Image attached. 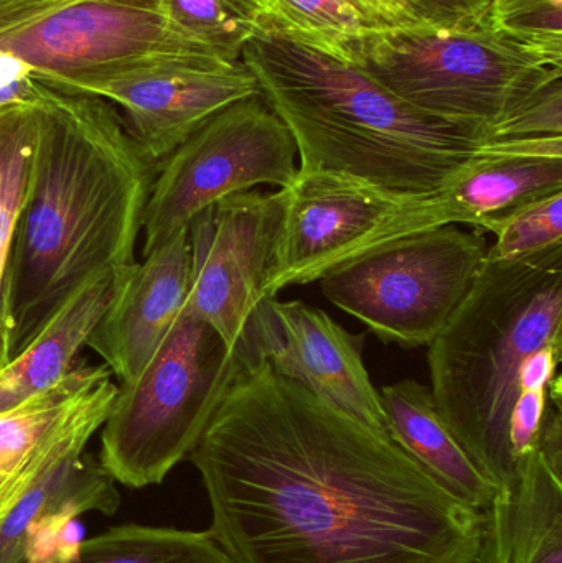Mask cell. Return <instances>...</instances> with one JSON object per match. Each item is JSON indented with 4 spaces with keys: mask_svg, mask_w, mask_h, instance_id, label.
Here are the masks:
<instances>
[{
    "mask_svg": "<svg viewBox=\"0 0 562 563\" xmlns=\"http://www.w3.org/2000/svg\"><path fill=\"white\" fill-rule=\"evenodd\" d=\"M238 360V357H236ZM188 460L234 563H472L482 512L267 363H241Z\"/></svg>",
    "mask_w": 562,
    "mask_h": 563,
    "instance_id": "6da1fadb",
    "label": "cell"
},
{
    "mask_svg": "<svg viewBox=\"0 0 562 563\" xmlns=\"http://www.w3.org/2000/svg\"><path fill=\"white\" fill-rule=\"evenodd\" d=\"M157 172L114 104L40 86L29 188L3 295L9 361L79 288L137 263Z\"/></svg>",
    "mask_w": 562,
    "mask_h": 563,
    "instance_id": "7a4b0ae2",
    "label": "cell"
},
{
    "mask_svg": "<svg viewBox=\"0 0 562 563\" xmlns=\"http://www.w3.org/2000/svg\"><path fill=\"white\" fill-rule=\"evenodd\" d=\"M562 246L485 261L471 294L428 344L436 407L497 488L540 453L561 404Z\"/></svg>",
    "mask_w": 562,
    "mask_h": 563,
    "instance_id": "3957f363",
    "label": "cell"
},
{
    "mask_svg": "<svg viewBox=\"0 0 562 563\" xmlns=\"http://www.w3.org/2000/svg\"><path fill=\"white\" fill-rule=\"evenodd\" d=\"M241 62L293 135L299 172L434 195L487 144L406 104L353 63L263 23Z\"/></svg>",
    "mask_w": 562,
    "mask_h": 563,
    "instance_id": "277c9868",
    "label": "cell"
},
{
    "mask_svg": "<svg viewBox=\"0 0 562 563\" xmlns=\"http://www.w3.org/2000/svg\"><path fill=\"white\" fill-rule=\"evenodd\" d=\"M350 63L411 108L488 142L492 129L562 68L511 45L487 23L465 29H376Z\"/></svg>",
    "mask_w": 562,
    "mask_h": 563,
    "instance_id": "5b68a950",
    "label": "cell"
},
{
    "mask_svg": "<svg viewBox=\"0 0 562 563\" xmlns=\"http://www.w3.org/2000/svg\"><path fill=\"white\" fill-rule=\"evenodd\" d=\"M238 369L234 351L181 311L141 373L118 384L99 463L128 488L162 485L190 455Z\"/></svg>",
    "mask_w": 562,
    "mask_h": 563,
    "instance_id": "8992f818",
    "label": "cell"
},
{
    "mask_svg": "<svg viewBox=\"0 0 562 563\" xmlns=\"http://www.w3.org/2000/svg\"><path fill=\"white\" fill-rule=\"evenodd\" d=\"M0 49L59 92L168 63L221 59L175 32L165 0H22L0 16Z\"/></svg>",
    "mask_w": 562,
    "mask_h": 563,
    "instance_id": "52a82bcc",
    "label": "cell"
},
{
    "mask_svg": "<svg viewBox=\"0 0 562 563\" xmlns=\"http://www.w3.org/2000/svg\"><path fill=\"white\" fill-rule=\"evenodd\" d=\"M487 251L484 231L448 224L355 257L320 288L385 343L428 346L471 294Z\"/></svg>",
    "mask_w": 562,
    "mask_h": 563,
    "instance_id": "ba28073f",
    "label": "cell"
},
{
    "mask_svg": "<svg viewBox=\"0 0 562 563\" xmlns=\"http://www.w3.org/2000/svg\"><path fill=\"white\" fill-rule=\"evenodd\" d=\"M279 190L283 217L263 298L320 280L376 247L451 224L438 194H401L339 172L297 170Z\"/></svg>",
    "mask_w": 562,
    "mask_h": 563,
    "instance_id": "9c48e42d",
    "label": "cell"
},
{
    "mask_svg": "<svg viewBox=\"0 0 562 563\" xmlns=\"http://www.w3.org/2000/svg\"><path fill=\"white\" fill-rule=\"evenodd\" d=\"M297 168L296 142L261 92L234 102L158 165L142 224V254L230 195L260 185L289 187Z\"/></svg>",
    "mask_w": 562,
    "mask_h": 563,
    "instance_id": "30bf717a",
    "label": "cell"
},
{
    "mask_svg": "<svg viewBox=\"0 0 562 563\" xmlns=\"http://www.w3.org/2000/svg\"><path fill=\"white\" fill-rule=\"evenodd\" d=\"M115 394L118 384L106 380L10 479L0 495V563H29L33 538L49 521L118 511L114 478L86 453Z\"/></svg>",
    "mask_w": 562,
    "mask_h": 563,
    "instance_id": "8fae6325",
    "label": "cell"
},
{
    "mask_svg": "<svg viewBox=\"0 0 562 563\" xmlns=\"http://www.w3.org/2000/svg\"><path fill=\"white\" fill-rule=\"evenodd\" d=\"M365 336L300 300L266 297L233 347L241 363H267L385 439L389 423L363 361Z\"/></svg>",
    "mask_w": 562,
    "mask_h": 563,
    "instance_id": "7c38bea8",
    "label": "cell"
},
{
    "mask_svg": "<svg viewBox=\"0 0 562 563\" xmlns=\"http://www.w3.org/2000/svg\"><path fill=\"white\" fill-rule=\"evenodd\" d=\"M283 217V194L230 195L191 221V280L184 313L210 324L233 350L261 288Z\"/></svg>",
    "mask_w": 562,
    "mask_h": 563,
    "instance_id": "4fadbf2b",
    "label": "cell"
},
{
    "mask_svg": "<svg viewBox=\"0 0 562 563\" xmlns=\"http://www.w3.org/2000/svg\"><path fill=\"white\" fill-rule=\"evenodd\" d=\"M68 92L96 96L119 106L132 137L155 165H161L223 109L261 91L243 62L198 59L86 82Z\"/></svg>",
    "mask_w": 562,
    "mask_h": 563,
    "instance_id": "5bb4252c",
    "label": "cell"
},
{
    "mask_svg": "<svg viewBox=\"0 0 562 563\" xmlns=\"http://www.w3.org/2000/svg\"><path fill=\"white\" fill-rule=\"evenodd\" d=\"M190 280L188 228L148 251L125 274L88 340L119 384L137 376L154 356L181 313Z\"/></svg>",
    "mask_w": 562,
    "mask_h": 563,
    "instance_id": "9a60e30c",
    "label": "cell"
},
{
    "mask_svg": "<svg viewBox=\"0 0 562 563\" xmlns=\"http://www.w3.org/2000/svg\"><path fill=\"white\" fill-rule=\"evenodd\" d=\"M562 191V137L491 141L438 191L451 224L487 231L521 205Z\"/></svg>",
    "mask_w": 562,
    "mask_h": 563,
    "instance_id": "2e32d148",
    "label": "cell"
},
{
    "mask_svg": "<svg viewBox=\"0 0 562 563\" xmlns=\"http://www.w3.org/2000/svg\"><path fill=\"white\" fill-rule=\"evenodd\" d=\"M472 563H562V470L535 455L482 511Z\"/></svg>",
    "mask_w": 562,
    "mask_h": 563,
    "instance_id": "e0dca14e",
    "label": "cell"
},
{
    "mask_svg": "<svg viewBox=\"0 0 562 563\" xmlns=\"http://www.w3.org/2000/svg\"><path fill=\"white\" fill-rule=\"evenodd\" d=\"M379 397L393 442L409 453L445 492L464 505L484 511L497 486L455 439L436 407L431 387L405 379L383 387Z\"/></svg>",
    "mask_w": 562,
    "mask_h": 563,
    "instance_id": "ac0fdd59",
    "label": "cell"
},
{
    "mask_svg": "<svg viewBox=\"0 0 562 563\" xmlns=\"http://www.w3.org/2000/svg\"><path fill=\"white\" fill-rule=\"evenodd\" d=\"M128 273L108 274L79 288L29 346L0 369V410L48 389L75 367L79 351L88 346L89 336Z\"/></svg>",
    "mask_w": 562,
    "mask_h": 563,
    "instance_id": "d6986e66",
    "label": "cell"
},
{
    "mask_svg": "<svg viewBox=\"0 0 562 563\" xmlns=\"http://www.w3.org/2000/svg\"><path fill=\"white\" fill-rule=\"evenodd\" d=\"M109 379L106 364H75L48 389L0 410V495L23 463Z\"/></svg>",
    "mask_w": 562,
    "mask_h": 563,
    "instance_id": "ffe728a7",
    "label": "cell"
},
{
    "mask_svg": "<svg viewBox=\"0 0 562 563\" xmlns=\"http://www.w3.org/2000/svg\"><path fill=\"white\" fill-rule=\"evenodd\" d=\"M58 563H234L210 531L125 525L79 542Z\"/></svg>",
    "mask_w": 562,
    "mask_h": 563,
    "instance_id": "44dd1931",
    "label": "cell"
},
{
    "mask_svg": "<svg viewBox=\"0 0 562 563\" xmlns=\"http://www.w3.org/2000/svg\"><path fill=\"white\" fill-rule=\"evenodd\" d=\"M35 134L36 102L0 114V369L9 363L3 295L13 234L29 188Z\"/></svg>",
    "mask_w": 562,
    "mask_h": 563,
    "instance_id": "7402d4cb",
    "label": "cell"
},
{
    "mask_svg": "<svg viewBox=\"0 0 562 563\" xmlns=\"http://www.w3.org/2000/svg\"><path fill=\"white\" fill-rule=\"evenodd\" d=\"M263 25L350 62V46L375 23L352 0H267Z\"/></svg>",
    "mask_w": 562,
    "mask_h": 563,
    "instance_id": "603a6c76",
    "label": "cell"
},
{
    "mask_svg": "<svg viewBox=\"0 0 562 563\" xmlns=\"http://www.w3.org/2000/svg\"><path fill=\"white\" fill-rule=\"evenodd\" d=\"M165 10L178 35L228 62H241L261 25L260 16L236 0H165Z\"/></svg>",
    "mask_w": 562,
    "mask_h": 563,
    "instance_id": "cb8c5ba5",
    "label": "cell"
},
{
    "mask_svg": "<svg viewBox=\"0 0 562 563\" xmlns=\"http://www.w3.org/2000/svg\"><path fill=\"white\" fill-rule=\"evenodd\" d=\"M485 233L495 234L491 263H517L562 246V191L515 208Z\"/></svg>",
    "mask_w": 562,
    "mask_h": 563,
    "instance_id": "d4e9b609",
    "label": "cell"
},
{
    "mask_svg": "<svg viewBox=\"0 0 562 563\" xmlns=\"http://www.w3.org/2000/svg\"><path fill=\"white\" fill-rule=\"evenodd\" d=\"M484 22L511 45L562 68V2L491 0Z\"/></svg>",
    "mask_w": 562,
    "mask_h": 563,
    "instance_id": "484cf974",
    "label": "cell"
},
{
    "mask_svg": "<svg viewBox=\"0 0 562 563\" xmlns=\"http://www.w3.org/2000/svg\"><path fill=\"white\" fill-rule=\"evenodd\" d=\"M533 137H562V75L544 82L498 122L488 142Z\"/></svg>",
    "mask_w": 562,
    "mask_h": 563,
    "instance_id": "4316f807",
    "label": "cell"
},
{
    "mask_svg": "<svg viewBox=\"0 0 562 563\" xmlns=\"http://www.w3.org/2000/svg\"><path fill=\"white\" fill-rule=\"evenodd\" d=\"M412 12L431 29H465L481 25L491 0H406Z\"/></svg>",
    "mask_w": 562,
    "mask_h": 563,
    "instance_id": "83f0119b",
    "label": "cell"
},
{
    "mask_svg": "<svg viewBox=\"0 0 562 563\" xmlns=\"http://www.w3.org/2000/svg\"><path fill=\"white\" fill-rule=\"evenodd\" d=\"M40 86L42 82L25 62L0 49V114L36 102Z\"/></svg>",
    "mask_w": 562,
    "mask_h": 563,
    "instance_id": "f1b7e54d",
    "label": "cell"
},
{
    "mask_svg": "<svg viewBox=\"0 0 562 563\" xmlns=\"http://www.w3.org/2000/svg\"><path fill=\"white\" fill-rule=\"evenodd\" d=\"M352 2H355L375 25L383 29L426 26L406 0H352Z\"/></svg>",
    "mask_w": 562,
    "mask_h": 563,
    "instance_id": "f546056e",
    "label": "cell"
},
{
    "mask_svg": "<svg viewBox=\"0 0 562 563\" xmlns=\"http://www.w3.org/2000/svg\"><path fill=\"white\" fill-rule=\"evenodd\" d=\"M236 2L250 9L251 12L256 13L260 20L263 19L264 12H266L267 0H236Z\"/></svg>",
    "mask_w": 562,
    "mask_h": 563,
    "instance_id": "4dcf8cb0",
    "label": "cell"
},
{
    "mask_svg": "<svg viewBox=\"0 0 562 563\" xmlns=\"http://www.w3.org/2000/svg\"><path fill=\"white\" fill-rule=\"evenodd\" d=\"M22 2V0H0V16L10 9V7L15 5V3Z\"/></svg>",
    "mask_w": 562,
    "mask_h": 563,
    "instance_id": "1f68e13d",
    "label": "cell"
},
{
    "mask_svg": "<svg viewBox=\"0 0 562 563\" xmlns=\"http://www.w3.org/2000/svg\"><path fill=\"white\" fill-rule=\"evenodd\" d=\"M558 2H562V0H558Z\"/></svg>",
    "mask_w": 562,
    "mask_h": 563,
    "instance_id": "d6a6232c",
    "label": "cell"
}]
</instances>
